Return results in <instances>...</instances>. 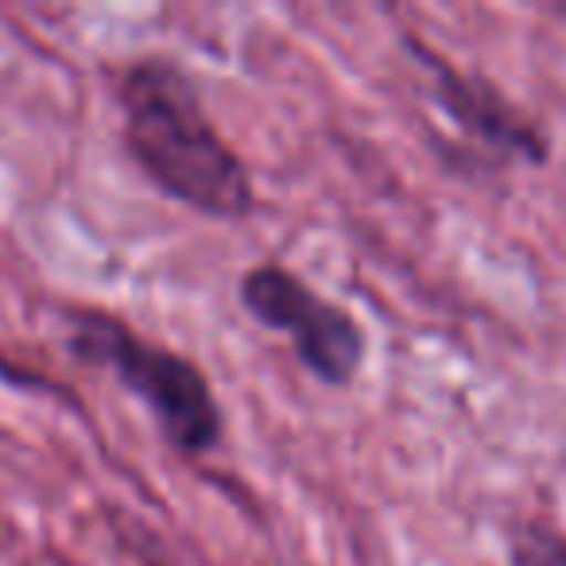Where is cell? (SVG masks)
<instances>
[{
    "instance_id": "3",
    "label": "cell",
    "mask_w": 566,
    "mask_h": 566,
    "mask_svg": "<svg viewBox=\"0 0 566 566\" xmlns=\"http://www.w3.org/2000/svg\"><path fill=\"white\" fill-rule=\"evenodd\" d=\"M400 43L423 74L431 105L450 125V133L434 136L442 164L454 167L458 175H496L509 167L547 164L551 136L501 86L462 71L454 59L434 51L419 35H403Z\"/></svg>"
},
{
    "instance_id": "4",
    "label": "cell",
    "mask_w": 566,
    "mask_h": 566,
    "mask_svg": "<svg viewBox=\"0 0 566 566\" xmlns=\"http://www.w3.org/2000/svg\"><path fill=\"white\" fill-rule=\"evenodd\" d=\"M241 311L264 331L280 334L292 346L295 361L326 388H346L369 361V334L357 315L315 283L303 280L295 268L280 260L252 264L237 280Z\"/></svg>"
},
{
    "instance_id": "6",
    "label": "cell",
    "mask_w": 566,
    "mask_h": 566,
    "mask_svg": "<svg viewBox=\"0 0 566 566\" xmlns=\"http://www.w3.org/2000/svg\"><path fill=\"white\" fill-rule=\"evenodd\" d=\"M558 17H566V9H558Z\"/></svg>"
},
{
    "instance_id": "7",
    "label": "cell",
    "mask_w": 566,
    "mask_h": 566,
    "mask_svg": "<svg viewBox=\"0 0 566 566\" xmlns=\"http://www.w3.org/2000/svg\"><path fill=\"white\" fill-rule=\"evenodd\" d=\"M151 566H156V563H151Z\"/></svg>"
},
{
    "instance_id": "2",
    "label": "cell",
    "mask_w": 566,
    "mask_h": 566,
    "mask_svg": "<svg viewBox=\"0 0 566 566\" xmlns=\"http://www.w3.org/2000/svg\"><path fill=\"white\" fill-rule=\"evenodd\" d=\"M63 326L66 354L78 365L105 369L133 400H140L167 447L182 458H202L221 447L226 411L195 357L151 342L109 307L74 303L63 311Z\"/></svg>"
},
{
    "instance_id": "1",
    "label": "cell",
    "mask_w": 566,
    "mask_h": 566,
    "mask_svg": "<svg viewBox=\"0 0 566 566\" xmlns=\"http://www.w3.org/2000/svg\"><path fill=\"white\" fill-rule=\"evenodd\" d=\"M120 144L164 198L210 221H244L256 182L241 151L206 113L198 78L171 55H136L113 82Z\"/></svg>"
},
{
    "instance_id": "5",
    "label": "cell",
    "mask_w": 566,
    "mask_h": 566,
    "mask_svg": "<svg viewBox=\"0 0 566 566\" xmlns=\"http://www.w3.org/2000/svg\"><path fill=\"white\" fill-rule=\"evenodd\" d=\"M509 566H566V535L547 520H524L509 532Z\"/></svg>"
}]
</instances>
